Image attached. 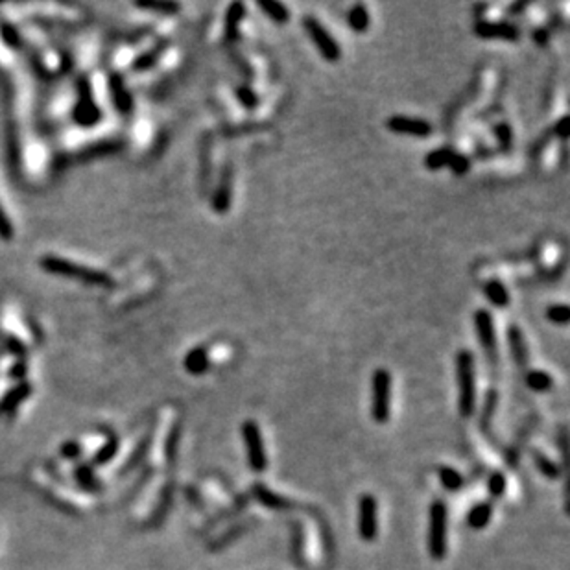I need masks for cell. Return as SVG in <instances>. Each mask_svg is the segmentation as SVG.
<instances>
[{
	"label": "cell",
	"instance_id": "cell-2",
	"mask_svg": "<svg viewBox=\"0 0 570 570\" xmlns=\"http://www.w3.org/2000/svg\"><path fill=\"white\" fill-rule=\"evenodd\" d=\"M41 268L46 270L49 273H56V275H61V277H74L80 279L83 283L89 284H96V286H111V277H109L106 272H98V270L93 268H85V266H80V264L72 262V260H67V258L61 257H43L41 258Z\"/></svg>",
	"mask_w": 570,
	"mask_h": 570
},
{
	"label": "cell",
	"instance_id": "cell-12",
	"mask_svg": "<svg viewBox=\"0 0 570 570\" xmlns=\"http://www.w3.org/2000/svg\"><path fill=\"white\" fill-rule=\"evenodd\" d=\"M231 198H233V166L227 165L222 172L220 185L216 186V192L213 196V210L218 215H225L229 210Z\"/></svg>",
	"mask_w": 570,
	"mask_h": 570
},
{
	"label": "cell",
	"instance_id": "cell-29",
	"mask_svg": "<svg viewBox=\"0 0 570 570\" xmlns=\"http://www.w3.org/2000/svg\"><path fill=\"white\" fill-rule=\"evenodd\" d=\"M450 170L454 172V174H458V176H462V174H465V172L471 168V161H469V157L462 156V153H454L452 161H450Z\"/></svg>",
	"mask_w": 570,
	"mask_h": 570
},
{
	"label": "cell",
	"instance_id": "cell-20",
	"mask_svg": "<svg viewBox=\"0 0 570 570\" xmlns=\"http://www.w3.org/2000/svg\"><path fill=\"white\" fill-rule=\"evenodd\" d=\"M347 23H349V26H351L353 32H356V34H364V32H367L371 19L366 6L364 4L353 6L351 10H349V13H347Z\"/></svg>",
	"mask_w": 570,
	"mask_h": 570
},
{
	"label": "cell",
	"instance_id": "cell-22",
	"mask_svg": "<svg viewBox=\"0 0 570 570\" xmlns=\"http://www.w3.org/2000/svg\"><path fill=\"white\" fill-rule=\"evenodd\" d=\"M526 384L531 391L536 393H545V391L552 390L554 380H552L550 373L541 369H531L526 373Z\"/></svg>",
	"mask_w": 570,
	"mask_h": 570
},
{
	"label": "cell",
	"instance_id": "cell-4",
	"mask_svg": "<svg viewBox=\"0 0 570 570\" xmlns=\"http://www.w3.org/2000/svg\"><path fill=\"white\" fill-rule=\"evenodd\" d=\"M429 554L432 559L441 561L447 556V522L448 512L443 500H434L429 513Z\"/></svg>",
	"mask_w": 570,
	"mask_h": 570
},
{
	"label": "cell",
	"instance_id": "cell-27",
	"mask_svg": "<svg viewBox=\"0 0 570 570\" xmlns=\"http://www.w3.org/2000/svg\"><path fill=\"white\" fill-rule=\"evenodd\" d=\"M546 317L548 322L556 325H566L569 323V307L566 305H550L546 308Z\"/></svg>",
	"mask_w": 570,
	"mask_h": 570
},
{
	"label": "cell",
	"instance_id": "cell-17",
	"mask_svg": "<svg viewBox=\"0 0 570 570\" xmlns=\"http://www.w3.org/2000/svg\"><path fill=\"white\" fill-rule=\"evenodd\" d=\"M257 6L275 25H286L288 20H290V11L281 2H275V0H257Z\"/></svg>",
	"mask_w": 570,
	"mask_h": 570
},
{
	"label": "cell",
	"instance_id": "cell-10",
	"mask_svg": "<svg viewBox=\"0 0 570 570\" xmlns=\"http://www.w3.org/2000/svg\"><path fill=\"white\" fill-rule=\"evenodd\" d=\"M474 35L482 39H506L517 41L521 37V30L509 23H489V20H478L474 25Z\"/></svg>",
	"mask_w": 570,
	"mask_h": 570
},
{
	"label": "cell",
	"instance_id": "cell-32",
	"mask_svg": "<svg viewBox=\"0 0 570 570\" xmlns=\"http://www.w3.org/2000/svg\"><path fill=\"white\" fill-rule=\"evenodd\" d=\"M537 467L541 469V473H545L548 478H557V467L552 462L545 458V456H536Z\"/></svg>",
	"mask_w": 570,
	"mask_h": 570
},
{
	"label": "cell",
	"instance_id": "cell-33",
	"mask_svg": "<svg viewBox=\"0 0 570 570\" xmlns=\"http://www.w3.org/2000/svg\"><path fill=\"white\" fill-rule=\"evenodd\" d=\"M161 52H163V46H159V49H153L151 52H148L146 56L139 58V61L135 63V68H148L150 65L156 63V59L161 56Z\"/></svg>",
	"mask_w": 570,
	"mask_h": 570
},
{
	"label": "cell",
	"instance_id": "cell-28",
	"mask_svg": "<svg viewBox=\"0 0 570 570\" xmlns=\"http://www.w3.org/2000/svg\"><path fill=\"white\" fill-rule=\"evenodd\" d=\"M506 488H507V480L502 473H493L491 476H489L488 489H489V495H491L493 498L502 497L504 493H506Z\"/></svg>",
	"mask_w": 570,
	"mask_h": 570
},
{
	"label": "cell",
	"instance_id": "cell-19",
	"mask_svg": "<svg viewBox=\"0 0 570 570\" xmlns=\"http://www.w3.org/2000/svg\"><path fill=\"white\" fill-rule=\"evenodd\" d=\"M483 292H486V298L489 299V303L495 305L497 308H504L509 305V293H507V288L504 286L500 281H497V279L489 281V283L483 286Z\"/></svg>",
	"mask_w": 570,
	"mask_h": 570
},
{
	"label": "cell",
	"instance_id": "cell-7",
	"mask_svg": "<svg viewBox=\"0 0 570 570\" xmlns=\"http://www.w3.org/2000/svg\"><path fill=\"white\" fill-rule=\"evenodd\" d=\"M358 536L366 543H373L379 537V504L369 493L358 500Z\"/></svg>",
	"mask_w": 570,
	"mask_h": 570
},
{
	"label": "cell",
	"instance_id": "cell-1",
	"mask_svg": "<svg viewBox=\"0 0 570 570\" xmlns=\"http://www.w3.org/2000/svg\"><path fill=\"white\" fill-rule=\"evenodd\" d=\"M456 379H458V410L462 417H471L476 406V379H474V356L471 351H460L456 356Z\"/></svg>",
	"mask_w": 570,
	"mask_h": 570
},
{
	"label": "cell",
	"instance_id": "cell-3",
	"mask_svg": "<svg viewBox=\"0 0 570 570\" xmlns=\"http://www.w3.org/2000/svg\"><path fill=\"white\" fill-rule=\"evenodd\" d=\"M391 373L380 367L371 380V417L379 424L390 421L391 415Z\"/></svg>",
	"mask_w": 570,
	"mask_h": 570
},
{
	"label": "cell",
	"instance_id": "cell-25",
	"mask_svg": "<svg viewBox=\"0 0 570 570\" xmlns=\"http://www.w3.org/2000/svg\"><path fill=\"white\" fill-rule=\"evenodd\" d=\"M137 8L148 11H159L163 15H176L181 6L176 2H137Z\"/></svg>",
	"mask_w": 570,
	"mask_h": 570
},
{
	"label": "cell",
	"instance_id": "cell-16",
	"mask_svg": "<svg viewBox=\"0 0 570 570\" xmlns=\"http://www.w3.org/2000/svg\"><path fill=\"white\" fill-rule=\"evenodd\" d=\"M493 519V504L491 502H480L469 512L467 515V524L473 530H483L488 526Z\"/></svg>",
	"mask_w": 570,
	"mask_h": 570
},
{
	"label": "cell",
	"instance_id": "cell-23",
	"mask_svg": "<svg viewBox=\"0 0 570 570\" xmlns=\"http://www.w3.org/2000/svg\"><path fill=\"white\" fill-rule=\"evenodd\" d=\"M255 497L260 500V504H264V506L272 507V509H284V507H290L292 504L288 502V500H283V498L279 497V495H275L273 491H270L266 486H255L253 489Z\"/></svg>",
	"mask_w": 570,
	"mask_h": 570
},
{
	"label": "cell",
	"instance_id": "cell-14",
	"mask_svg": "<svg viewBox=\"0 0 570 570\" xmlns=\"http://www.w3.org/2000/svg\"><path fill=\"white\" fill-rule=\"evenodd\" d=\"M183 366H185V369L189 371L190 375H203L205 371L209 369L210 366L207 349H203V347H196V349H192V351L185 356Z\"/></svg>",
	"mask_w": 570,
	"mask_h": 570
},
{
	"label": "cell",
	"instance_id": "cell-13",
	"mask_svg": "<svg viewBox=\"0 0 570 570\" xmlns=\"http://www.w3.org/2000/svg\"><path fill=\"white\" fill-rule=\"evenodd\" d=\"M507 343H509V349H512V355L515 358V362L521 367L528 366V347L526 341H524V336H522L521 329L517 325H512L507 329Z\"/></svg>",
	"mask_w": 570,
	"mask_h": 570
},
{
	"label": "cell",
	"instance_id": "cell-24",
	"mask_svg": "<svg viewBox=\"0 0 570 570\" xmlns=\"http://www.w3.org/2000/svg\"><path fill=\"white\" fill-rule=\"evenodd\" d=\"M438 476H439V482H441V486H443L447 491L456 493L462 489L463 476L458 473V471H456V469L447 467V465H441V467L438 469Z\"/></svg>",
	"mask_w": 570,
	"mask_h": 570
},
{
	"label": "cell",
	"instance_id": "cell-31",
	"mask_svg": "<svg viewBox=\"0 0 570 570\" xmlns=\"http://www.w3.org/2000/svg\"><path fill=\"white\" fill-rule=\"evenodd\" d=\"M495 135H497L498 142H500V146H502L504 150H507V148L512 146L513 135H512V129H509L507 124H500V126H497V129H495Z\"/></svg>",
	"mask_w": 570,
	"mask_h": 570
},
{
	"label": "cell",
	"instance_id": "cell-11",
	"mask_svg": "<svg viewBox=\"0 0 570 570\" xmlns=\"http://www.w3.org/2000/svg\"><path fill=\"white\" fill-rule=\"evenodd\" d=\"M80 93H82V100L74 109V118H76V122L83 124V126H91L96 120H100V109L94 106L93 98H91V89L85 80L80 82Z\"/></svg>",
	"mask_w": 570,
	"mask_h": 570
},
{
	"label": "cell",
	"instance_id": "cell-21",
	"mask_svg": "<svg viewBox=\"0 0 570 570\" xmlns=\"http://www.w3.org/2000/svg\"><path fill=\"white\" fill-rule=\"evenodd\" d=\"M454 153H456V151L448 146L429 151L426 157H424V166H426L429 170H439V168H443V166L450 165Z\"/></svg>",
	"mask_w": 570,
	"mask_h": 570
},
{
	"label": "cell",
	"instance_id": "cell-5",
	"mask_svg": "<svg viewBox=\"0 0 570 570\" xmlns=\"http://www.w3.org/2000/svg\"><path fill=\"white\" fill-rule=\"evenodd\" d=\"M240 432H242L246 452H248L249 467L253 469L255 473H264L268 467V454H266L262 432L258 429V424L251 419L244 421L240 426Z\"/></svg>",
	"mask_w": 570,
	"mask_h": 570
},
{
	"label": "cell",
	"instance_id": "cell-30",
	"mask_svg": "<svg viewBox=\"0 0 570 570\" xmlns=\"http://www.w3.org/2000/svg\"><path fill=\"white\" fill-rule=\"evenodd\" d=\"M0 239L6 240V242H10L13 239V225H11L10 218L6 216L2 205H0Z\"/></svg>",
	"mask_w": 570,
	"mask_h": 570
},
{
	"label": "cell",
	"instance_id": "cell-9",
	"mask_svg": "<svg viewBox=\"0 0 570 570\" xmlns=\"http://www.w3.org/2000/svg\"><path fill=\"white\" fill-rule=\"evenodd\" d=\"M474 329H476V336L480 346L486 349L488 358L491 362L497 360V336H495V322L488 310H476L474 314Z\"/></svg>",
	"mask_w": 570,
	"mask_h": 570
},
{
	"label": "cell",
	"instance_id": "cell-18",
	"mask_svg": "<svg viewBox=\"0 0 570 570\" xmlns=\"http://www.w3.org/2000/svg\"><path fill=\"white\" fill-rule=\"evenodd\" d=\"M111 94H113V100H115V106H117V109L120 113H129L133 109V100H132V94L127 93V89L124 87L122 80L118 78V76H113L111 78Z\"/></svg>",
	"mask_w": 570,
	"mask_h": 570
},
{
	"label": "cell",
	"instance_id": "cell-34",
	"mask_svg": "<svg viewBox=\"0 0 570 570\" xmlns=\"http://www.w3.org/2000/svg\"><path fill=\"white\" fill-rule=\"evenodd\" d=\"M554 129H556V133L561 137V139H566V137H569V118L561 117V120L556 124Z\"/></svg>",
	"mask_w": 570,
	"mask_h": 570
},
{
	"label": "cell",
	"instance_id": "cell-8",
	"mask_svg": "<svg viewBox=\"0 0 570 570\" xmlns=\"http://www.w3.org/2000/svg\"><path fill=\"white\" fill-rule=\"evenodd\" d=\"M388 129L397 135L415 137V139H426L432 135V124L423 120V118L405 117V115H393L386 120Z\"/></svg>",
	"mask_w": 570,
	"mask_h": 570
},
{
	"label": "cell",
	"instance_id": "cell-15",
	"mask_svg": "<svg viewBox=\"0 0 570 570\" xmlns=\"http://www.w3.org/2000/svg\"><path fill=\"white\" fill-rule=\"evenodd\" d=\"M244 15L246 6L242 2H234L227 8V15H225V35H227V39H236L240 23L244 20Z\"/></svg>",
	"mask_w": 570,
	"mask_h": 570
},
{
	"label": "cell",
	"instance_id": "cell-6",
	"mask_svg": "<svg viewBox=\"0 0 570 570\" xmlns=\"http://www.w3.org/2000/svg\"><path fill=\"white\" fill-rule=\"evenodd\" d=\"M303 28L308 34L310 41L314 43V46L317 49V52L323 56L325 61L329 63H338L341 58V49L340 44L336 43V39L329 34V30L319 23L314 17H305L303 19Z\"/></svg>",
	"mask_w": 570,
	"mask_h": 570
},
{
	"label": "cell",
	"instance_id": "cell-26",
	"mask_svg": "<svg viewBox=\"0 0 570 570\" xmlns=\"http://www.w3.org/2000/svg\"><path fill=\"white\" fill-rule=\"evenodd\" d=\"M234 94H236L239 102L242 103L246 109H255L258 106L257 93H255L253 89L249 87V85H239L236 91H234Z\"/></svg>",
	"mask_w": 570,
	"mask_h": 570
}]
</instances>
